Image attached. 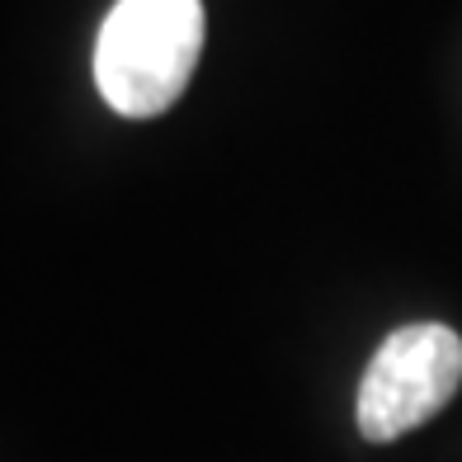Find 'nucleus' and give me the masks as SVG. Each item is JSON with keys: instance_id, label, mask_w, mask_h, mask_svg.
I'll list each match as a JSON object with an SVG mask.
<instances>
[{"instance_id": "f257e3e1", "label": "nucleus", "mask_w": 462, "mask_h": 462, "mask_svg": "<svg viewBox=\"0 0 462 462\" xmlns=\"http://www.w3.org/2000/svg\"><path fill=\"white\" fill-rule=\"evenodd\" d=\"M203 57V0H114L95 38V86L114 114L156 118Z\"/></svg>"}, {"instance_id": "f03ea898", "label": "nucleus", "mask_w": 462, "mask_h": 462, "mask_svg": "<svg viewBox=\"0 0 462 462\" xmlns=\"http://www.w3.org/2000/svg\"><path fill=\"white\" fill-rule=\"evenodd\" d=\"M462 387V340L439 321H415L377 345L359 383V434L392 444L434 420Z\"/></svg>"}]
</instances>
